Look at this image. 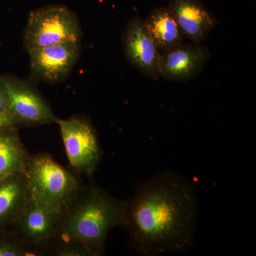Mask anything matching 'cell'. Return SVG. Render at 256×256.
I'll use <instances>...</instances> for the list:
<instances>
[{"mask_svg": "<svg viewBox=\"0 0 256 256\" xmlns=\"http://www.w3.org/2000/svg\"><path fill=\"white\" fill-rule=\"evenodd\" d=\"M24 175L32 200L60 216L82 186L76 175L46 153L30 156Z\"/></svg>", "mask_w": 256, "mask_h": 256, "instance_id": "cell-3", "label": "cell"}, {"mask_svg": "<svg viewBox=\"0 0 256 256\" xmlns=\"http://www.w3.org/2000/svg\"><path fill=\"white\" fill-rule=\"evenodd\" d=\"M122 42L124 54L131 65L146 78L159 80L161 53L142 18L134 16L130 20Z\"/></svg>", "mask_w": 256, "mask_h": 256, "instance_id": "cell-7", "label": "cell"}, {"mask_svg": "<svg viewBox=\"0 0 256 256\" xmlns=\"http://www.w3.org/2000/svg\"><path fill=\"white\" fill-rule=\"evenodd\" d=\"M128 207L129 202L114 198L96 183L80 186L60 213L53 240L78 242L96 256L104 255L111 230L126 228Z\"/></svg>", "mask_w": 256, "mask_h": 256, "instance_id": "cell-2", "label": "cell"}, {"mask_svg": "<svg viewBox=\"0 0 256 256\" xmlns=\"http://www.w3.org/2000/svg\"><path fill=\"white\" fill-rule=\"evenodd\" d=\"M38 252L20 240L10 229L0 230V256H35Z\"/></svg>", "mask_w": 256, "mask_h": 256, "instance_id": "cell-15", "label": "cell"}, {"mask_svg": "<svg viewBox=\"0 0 256 256\" xmlns=\"http://www.w3.org/2000/svg\"><path fill=\"white\" fill-rule=\"evenodd\" d=\"M30 197L23 173L0 178V230L11 228Z\"/></svg>", "mask_w": 256, "mask_h": 256, "instance_id": "cell-12", "label": "cell"}, {"mask_svg": "<svg viewBox=\"0 0 256 256\" xmlns=\"http://www.w3.org/2000/svg\"><path fill=\"white\" fill-rule=\"evenodd\" d=\"M198 210L188 178L169 171L152 176L129 202L126 228L133 248L144 256L188 252L194 244Z\"/></svg>", "mask_w": 256, "mask_h": 256, "instance_id": "cell-1", "label": "cell"}, {"mask_svg": "<svg viewBox=\"0 0 256 256\" xmlns=\"http://www.w3.org/2000/svg\"><path fill=\"white\" fill-rule=\"evenodd\" d=\"M82 32L76 14L68 8L52 5L32 12L24 34L28 50L82 42Z\"/></svg>", "mask_w": 256, "mask_h": 256, "instance_id": "cell-4", "label": "cell"}, {"mask_svg": "<svg viewBox=\"0 0 256 256\" xmlns=\"http://www.w3.org/2000/svg\"><path fill=\"white\" fill-rule=\"evenodd\" d=\"M8 96L10 111L20 124L38 126L56 124L58 118L43 96L28 82L2 78Z\"/></svg>", "mask_w": 256, "mask_h": 256, "instance_id": "cell-6", "label": "cell"}, {"mask_svg": "<svg viewBox=\"0 0 256 256\" xmlns=\"http://www.w3.org/2000/svg\"><path fill=\"white\" fill-rule=\"evenodd\" d=\"M18 124V120L10 111H0V134L16 129Z\"/></svg>", "mask_w": 256, "mask_h": 256, "instance_id": "cell-17", "label": "cell"}, {"mask_svg": "<svg viewBox=\"0 0 256 256\" xmlns=\"http://www.w3.org/2000/svg\"><path fill=\"white\" fill-rule=\"evenodd\" d=\"M30 158L18 128L0 134V178L16 173L24 174Z\"/></svg>", "mask_w": 256, "mask_h": 256, "instance_id": "cell-14", "label": "cell"}, {"mask_svg": "<svg viewBox=\"0 0 256 256\" xmlns=\"http://www.w3.org/2000/svg\"><path fill=\"white\" fill-rule=\"evenodd\" d=\"M32 74L50 84L63 82L76 65L80 42H67L56 46L28 50Z\"/></svg>", "mask_w": 256, "mask_h": 256, "instance_id": "cell-8", "label": "cell"}, {"mask_svg": "<svg viewBox=\"0 0 256 256\" xmlns=\"http://www.w3.org/2000/svg\"><path fill=\"white\" fill-rule=\"evenodd\" d=\"M210 58L206 46L182 44L160 56V77L168 82H188L203 72Z\"/></svg>", "mask_w": 256, "mask_h": 256, "instance_id": "cell-10", "label": "cell"}, {"mask_svg": "<svg viewBox=\"0 0 256 256\" xmlns=\"http://www.w3.org/2000/svg\"><path fill=\"white\" fill-rule=\"evenodd\" d=\"M58 218L30 197L10 230L28 246L47 247L56 234Z\"/></svg>", "mask_w": 256, "mask_h": 256, "instance_id": "cell-9", "label": "cell"}, {"mask_svg": "<svg viewBox=\"0 0 256 256\" xmlns=\"http://www.w3.org/2000/svg\"><path fill=\"white\" fill-rule=\"evenodd\" d=\"M10 108L9 96L0 77V111H10Z\"/></svg>", "mask_w": 256, "mask_h": 256, "instance_id": "cell-18", "label": "cell"}, {"mask_svg": "<svg viewBox=\"0 0 256 256\" xmlns=\"http://www.w3.org/2000/svg\"><path fill=\"white\" fill-rule=\"evenodd\" d=\"M56 124L69 164L77 174L92 178L98 168L102 152L97 132L86 118H58Z\"/></svg>", "mask_w": 256, "mask_h": 256, "instance_id": "cell-5", "label": "cell"}, {"mask_svg": "<svg viewBox=\"0 0 256 256\" xmlns=\"http://www.w3.org/2000/svg\"><path fill=\"white\" fill-rule=\"evenodd\" d=\"M168 8L184 38L194 44H202L220 24L202 0H170Z\"/></svg>", "mask_w": 256, "mask_h": 256, "instance_id": "cell-11", "label": "cell"}, {"mask_svg": "<svg viewBox=\"0 0 256 256\" xmlns=\"http://www.w3.org/2000/svg\"><path fill=\"white\" fill-rule=\"evenodd\" d=\"M144 22L160 53L184 43V36L168 6L154 8Z\"/></svg>", "mask_w": 256, "mask_h": 256, "instance_id": "cell-13", "label": "cell"}, {"mask_svg": "<svg viewBox=\"0 0 256 256\" xmlns=\"http://www.w3.org/2000/svg\"><path fill=\"white\" fill-rule=\"evenodd\" d=\"M60 244L56 246L54 255L58 256H96L92 250L73 240H57Z\"/></svg>", "mask_w": 256, "mask_h": 256, "instance_id": "cell-16", "label": "cell"}]
</instances>
